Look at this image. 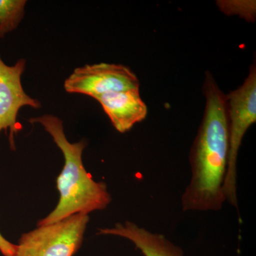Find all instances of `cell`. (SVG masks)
<instances>
[{
    "mask_svg": "<svg viewBox=\"0 0 256 256\" xmlns=\"http://www.w3.org/2000/svg\"><path fill=\"white\" fill-rule=\"evenodd\" d=\"M16 245L12 244L5 239L0 234V252L4 256H14L16 254Z\"/></svg>",
    "mask_w": 256,
    "mask_h": 256,
    "instance_id": "obj_10",
    "label": "cell"
},
{
    "mask_svg": "<svg viewBox=\"0 0 256 256\" xmlns=\"http://www.w3.org/2000/svg\"><path fill=\"white\" fill-rule=\"evenodd\" d=\"M28 122L42 124L64 158L63 170L56 180L60 201L53 212L38 222L37 226L55 223L76 214L88 215L94 210L107 208L112 201L107 186L102 182H96L82 164V154L86 148V141L69 142L63 122L53 114L32 118Z\"/></svg>",
    "mask_w": 256,
    "mask_h": 256,
    "instance_id": "obj_2",
    "label": "cell"
},
{
    "mask_svg": "<svg viewBox=\"0 0 256 256\" xmlns=\"http://www.w3.org/2000/svg\"><path fill=\"white\" fill-rule=\"evenodd\" d=\"M99 235H112L128 239L144 256H183L180 247L162 234L152 233L131 222L118 223L112 228L99 229Z\"/></svg>",
    "mask_w": 256,
    "mask_h": 256,
    "instance_id": "obj_8",
    "label": "cell"
},
{
    "mask_svg": "<svg viewBox=\"0 0 256 256\" xmlns=\"http://www.w3.org/2000/svg\"><path fill=\"white\" fill-rule=\"evenodd\" d=\"M203 92L204 114L190 152L192 176L182 196L184 212H218L225 198L229 137L226 95L207 72Z\"/></svg>",
    "mask_w": 256,
    "mask_h": 256,
    "instance_id": "obj_1",
    "label": "cell"
},
{
    "mask_svg": "<svg viewBox=\"0 0 256 256\" xmlns=\"http://www.w3.org/2000/svg\"><path fill=\"white\" fill-rule=\"evenodd\" d=\"M94 99L100 104L111 124L120 133L130 130L134 124L144 120L148 114V107L140 90L112 92Z\"/></svg>",
    "mask_w": 256,
    "mask_h": 256,
    "instance_id": "obj_7",
    "label": "cell"
},
{
    "mask_svg": "<svg viewBox=\"0 0 256 256\" xmlns=\"http://www.w3.org/2000/svg\"><path fill=\"white\" fill-rule=\"evenodd\" d=\"M26 68V60H20L13 66L6 65L0 55V133L9 132L12 150H16L14 136L22 129L18 124V111L22 107L40 108L41 102L30 97L22 85V76Z\"/></svg>",
    "mask_w": 256,
    "mask_h": 256,
    "instance_id": "obj_6",
    "label": "cell"
},
{
    "mask_svg": "<svg viewBox=\"0 0 256 256\" xmlns=\"http://www.w3.org/2000/svg\"><path fill=\"white\" fill-rule=\"evenodd\" d=\"M229 150L224 183L225 201L238 208L237 196V160L244 136L256 122V66H250L244 84L227 94Z\"/></svg>",
    "mask_w": 256,
    "mask_h": 256,
    "instance_id": "obj_3",
    "label": "cell"
},
{
    "mask_svg": "<svg viewBox=\"0 0 256 256\" xmlns=\"http://www.w3.org/2000/svg\"><path fill=\"white\" fill-rule=\"evenodd\" d=\"M140 80L129 67L100 63L78 67L64 82L68 94L95 98L112 92L140 90Z\"/></svg>",
    "mask_w": 256,
    "mask_h": 256,
    "instance_id": "obj_5",
    "label": "cell"
},
{
    "mask_svg": "<svg viewBox=\"0 0 256 256\" xmlns=\"http://www.w3.org/2000/svg\"><path fill=\"white\" fill-rule=\"evenodd\" d=\"M89 216L76 214L24 234L14 256H74L84 240Z\"/></svg>",
    "mask_w": 256,
    "mask_h": 256,
    "instance_id": "obj_4",
    "label": "cell"
},
{
    "mask_svg": "<svg viewBox=\"0 0 256 256\" xmlns=\"http://www.w3.org/2000/svg\"><path fill=\"white\" fill-rule=\"evenodd\" d=\"M26 0H0V38L18 28L24 18Z\"/></svg>",
    "mask_w": 256,
    "mask_h": 256,
    "instance_id": "obj_9",
    "label": "cell"
}]
</instances>
